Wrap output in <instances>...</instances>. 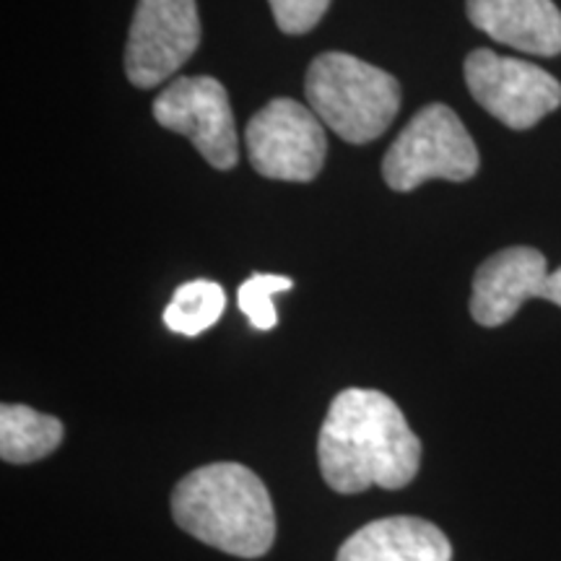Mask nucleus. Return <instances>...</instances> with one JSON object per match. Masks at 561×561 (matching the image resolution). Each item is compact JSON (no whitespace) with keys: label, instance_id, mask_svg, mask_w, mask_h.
Segmentation results:
<instances>
[{"label":"nucleus","instance_id":"obj_1","mask_svg":"<svg viewBox=\"0 0 561 561\" xmlns=\"http://www.w3.org/2000/svg\"><path fill=\"white\" fill-rule=\"evenodd\" d=\"M322 479L339 494L403 489L416 479L421 442L380 390L348 388L333 398L318 437Z\"/></svg>","mask_w":561,"mask_h":561},{"label":"nucleus","instance_id":"obj_2","mask_svg":"<svg viewBox=\"0 0 561 561\" xmlns=\"http://www.w3.org/2000/svg\"><path fill=\"white\" fill-rule=\"evenodd\" d=\"M172 515L198 541L240 559H257L276 538L268 489L240 462H210L187 473L172 494Z\"/></svg>","mask_w":561,"mask_h":561},{"label":"nucleus","instance_id":"obj_3","mask_svg":"<svg viewBox=\"0 0 561 561\" xmlns=\"http://www.w3.org/2000/svg\"><path fill=\"white\" fill-rule=\"evenodd\" d=\"M310 110L348 144L380 138L401 110V83L348 53H322L307 68Z\"/></svg>","mask_w":561,"mask_h":561},{"label":"nucleus","instance_id":"obj_4","mask_svg":"<svg viewBox=\"0 0 561 561\" xmlns=\"http://www.w3.org/2000/svg\"><path fill=\"white\" fill-rule=\"evenodd\" d=\"M479 164V149L455 110L434 102L421 107L392 140L382 159V178L392 191L411 193L430 180H473Z\"/></svg>","mask_w":561,"mask_h":561},{"label":"nucleus","instance_id":"obj_5","mask_svg":"<svg viewBox=\"0 0 561 561\" xmlns=\"http://www.w3.org/2000/svg\"><path fill=\"white\" fill-rule=\"evenodd\" d=\"M244 146L252 170L268 180L312 182L325 167L328 138L310 104L278 96L250 117Z\"/></svg>","mask_w":561,"mask_h":561},{"label":"nucleus","instance_id":"obj_6","mask_svg":"<svg viewBox=\"0 0 561 561\" xmlns=\"http://www.w3.org/2000/svg\"><path fill=\"white\" fill-rule=\"evenodd\" d=\"M462 68L473 100L512 130H528L561 107V83L528 60L481 47L468 55Z\"/></svg>","mask_w":561,"mask_h":561},{"label":"nucleus","instance_id":"obj_7","mask_svg":"<svg viewBox=\"0 0 561 561\" xmlns=\"http://www.w3.org/2000/svg\"><path fill=\"white\" fill-rule=\"evenodd\" d=\"M198 45L195 0H138L125 45V76L138 89L159 87L193 58Z\"/></svg>","mask_w":561,"mask_h":561},{"label":"nucleus","instance_id":"obj_8","mask_svg":"<svg viewBox=\"0 0 561 561\" xmlns=\"http://www.w3.org/2000/svg\"><path fill=\"white\" fill-rule=\"evenodd\" d=\"M153 117L161 128L191 140L214 170H231L237 164L234 115L227 89L214 76L172 81L153 100Z\"/></svg>","mask_w":561,"mask_h":561},{"label":"nucleus","instance_id":"obj_9","mask_svg":"<svg viewBox=\"0 0 561 561\" xmlns=\"http://www.w3.org/2000/svg\"><path fill=\"white\" fill-rule=\"evenodd\" d=\"M533 297L561 307V268L549 273L543 252L536 248H507L476 271L471 314L483 328H500Z\"/></svg>","mask_w":561,"mask_h":561},{"label":"nucleus","instance_id":"obj_10","mask_svg":"<svg viewBox=\"0 0 561 561\" xmlns=\"http://www.w3.org/2000/svg\"><path fill=\"white\" fill-rule=\"evenodd\" d=\"M468 19L491 39L528 55L561 53V11L553 0H466Z\"/></svg>","mask_w":561,"mask_h":561},{"label":"nucleus","instance_id":"obj_11","mask_svg":"<svg viewBox=\"0 0 561 561\" xmlns=\"http://www.w3.org/2000/svg\"><path fill=\"white\" fill-rule=\"evenodd\" d=\"M335 561H453V546L421 517H382L346 538Z\"/></svg>","mask_w":561,"mask_h":561},{"label":"nucleus","instance_id":"obj_12","mask_svg":"<svg viewBox=\"0 0 561 561\" xmlns=\"http://www.w3.org/2000/svg\"><path fill=\"white\" fill-rule=\"evenodd\" d=\"M60 419L30 405L5 403L0 409V458L5 462H34L55 453L62 442Z\"/></svg>","mask_w":561,"mask_h":561},{"label":"nucleus","instance_id":"obj_13","mask_svg":"<svg viewBox=\"0 0 561 561\" xmlns=\"http://www.w3.org/2000/svg\"><path fill=\"white\" fill-rule=\"evenodd\" d=\"M224 310H227V294H224L221 284L208 278H195L182 284L180 289L172 294L170 305H167L161 318H164V325L170 328L172 333L195 339V335L214 328Z\"/></svg>","mask_w":561,"mask_h":561},{"label":"nucleus","instance_id":"obj_14","mask_svg":"<svg viewBox=\"0 0 561 561\" xmlns=\"http://www.w3.org/2000/svg\"><path fill=\"white\" fill-rule=\"evenodd\" d=\"M294 286L291 278L276 276V273H255L237 289V305L250 320L255 331H273L278 322L273 297L280 291H289Z\"/></svg>","mask_w":561,"mask_h":561},{"label":"nucleus","instance_id":"obj_15","mask_svg":"<svg viewBox=\"0 0 561 561\" xmlns=\"http://www.w3.org/2000/svg\"><path fill=\"white\" fill-rule=\"evenodd\" d=\"M276 26L284 34H307L325 16L331 0H268Z\"/></svg>","mask_w":561,"mask_h":561}]
</instances>
